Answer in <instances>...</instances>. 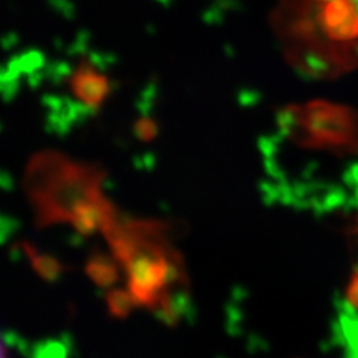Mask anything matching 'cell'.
<instances>
[{
  "label": "cell",
  "instance_id": "9c48e42d",
  "mask_svg": "<svg viewBox=\"0 0 358 358\" xmlns=\"http://www.w3.org/2000/svg\"><path fill=\"white\" fill-rule=\"evenodd\" d=\"M348 302L358 310V275L352 280L350 289H348Z\"/></svg>",
  "mask_w": 358,
  "mask_h": 358
},
{
  "label": "cell",
  "instance_id": "3957f363",
  "mask_svg": "<svg viewBox=\"0 0 358 358\" xmlns=\"http://www.w3.org/2000/svg\"><path fill=\"white\" fill-rule=\"evenodd\" d=\"M43 106L47 108V127L55 134H66L80 122L95 115L82 103L66 96H45Z\"/></svg>",
  "mask_w": 358,
  "mask_h": 358
},
{
  "label": "cell",
  "instance_id": "7a4b0ae2",
  "mask_svg": "<svg viewBox=\"0 0 358 358\" xmlns=\"http://www.w3.org/2000/svg\"><path fill=\"white\" fill-rule=\"evenodd\" d=\"M105 71V69H101L93 60H83L77 69H71L66 80L75 100L93 113L101 108L115 88Z\"/></svg>",
  "mask_w": 358,
  "mask_h": 358
},
{
  "label": "cell",
  "instance_id": "52a82bcc",
  "mask_svg": "<svg viewBox=\"0 0 358 358\" xmlns=\"http://www.w3.org/2000/svg\"><path fill=\"white\" fill-rule=\"evenodd\" d=\"M106 306L108 312L115 319H127L134 308V301L128 290L113 289L106 294Z\"/></svg>",
  "mask_w": 358,
  "mask_h": 358
},
{
  "label": "cell",
  "instance_id": "ba28073f",
  "mask_svg": "<svg viewBox=\"0 0 358 358\" xmlns=\"http://www.w3.org/2000/svg\"><path fill=\"white\" fill-rule=\"evenodd\" d=\"M158 124H156L155 120H151L148 115L143 116V118H140L134 123V134H136L138 140L141 141L155 140V138L158 136Z\"/></svg>",
  "mask_w": 358,
  "mask_h": 358
},
{
  "label": "cell",
  "instance_id": "6da1fadb",
  "mask_svg": "<svg viewBox=\"0 0 358 358\" xmlns=\"http://www.w3.org/2000/svg\"><path fill=\"white\" fill-rule=\"evenodd\" d=\"M105 171L60 153L45 151L27 166L25 189L38 226L70 222L80 206L103 196Z\"/></svg>",
  "mask_w": 358,
  "mask_h": 358
},
{
  "label": "cell",
  "instance_id": "5b68a950",
  "mask_svg": "<svg viewBox=\"0 0 358 358\" xmlns=\"http://www.w3.org/2000/svg\"><path fill=\"white\" fill-rule=\"evenodd\" d=\"M20 249L24 252V256L32 264V268L37 272L40 279L47 282H57L65 274V264L58 261L57 257L50 256V254L40 252L37 248H34L29 243H22Z\"/></svg>",
  "mask_w": 358,
  "mask_h": 358
},
{
  "label": "cell",
  "instance_id": "277c9868",
  "mask_svg": "<svg viewBox=\"0 0 358 358\" xmlns=\"http://www.w3.org/2000/svg\"><path fill=\"white\" fill-rule=\"evenodd\" d=\"M85 272L93 280V284H96L98 287L103 289L113 287L116 282L120 280L118 261L115 257L111 259L101 252H95L88 257Z\"/></svg>",
  "mask_w": 358,
  "mask_h": 358
},
{
  "label": "cell",
  "instance_id": "8fae6325",
  "mask_svg": "<svg viewBox=\"0 0 358 358\" xmlns=\"http://www.w3.org/2000/svg\"><path fill=\"white\" fill-rule=\"evenodd\" d=\"M348 2H350V3H352V6L357 8V12H358V0H348Z\"/></svg>",
  "mask_w": 358,
  "mask_h": 358
},
{
  "label": "cell",
  "instance_id": "30bf717a",
  "mask_svg": "<svg viewBox=\"0 0 358 358\" xmlns=\"http://www.w3.org/2000/svg\"><path fill=\"white\" fill-rule=\"evenodd\" d=\"M7 355V350H6V345H3V342L0 340V357H6Z\"/></svg>",
  "mask_w": 358,
  "mask_h": 358
},
{
  "label": "cell",
  "instance_id": "8992f818",
  "mask_svg": "<svg viewBox=\"0 0 358 358\" xmlns=\"http://www.w3.org/2000/svg\"><path fill=\"white\" fill-rule=\"evenodd\" d=\"M75 342L71 335L64 334L60 337H52L43 340V342L34 345V350L30 355L40 357V358H57V357H69L73 353Z\"/></svg>",
  "mask_w": 358,
  "mask_h": 358
}]
</instances>
